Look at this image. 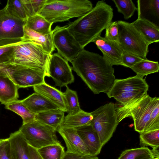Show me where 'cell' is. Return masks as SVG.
Returning a JSON list of instances; mask_svg holds the SVG:
<instances>
[{"mask_svg":"<svg viewBox=\"0 0 159 159\" xmlns=\"http://www.w3.org/2000/svg\"><path fill=\"white\" fill-rule=\"evenodd\" d=\"M105 30L104 38L108 40L118 42L119 31L117 21L112 22Z\"/></svg>","mask_w":159,"mask_h":159,"instance_id":"74e56055","label":"cell"},{"mask_svg":"<svg viewBox=\"0 0 159 159\" xmlns=\"http://www.w3.org/2000/svg\"><path fill=\"white\" fill-rule=\"evenodd\" d=\"M140 144L141 147L149 146L153 149L159 147V129L140 134Z\"/></svg>","mask_w":159,"mask_h":159,"instance_id":"1f68e13d","label":"cell"},{"mask_svg":"<svg viewBox=\"0 0 159 159\" xmlns=\"http://www.w3.org/2000/svg\"><path fill=\"white\" fill-rule=\"evenodd\" d=\"M33 88L35 93L45 97L56 105L60 110L66 112L63 92L45 82Z\"/></svg>","mask_w":159,"mask_h":159,"instance_id":"7402d4cb","label":"cell"},{"mask_svg":"<svg viewBox=\"0 0 159 159\" xmlns=\"http://www.w3.org/2000/svg\"><path fill=\"white\" fill-rule=\"evenodd\" d=\"M19 130L28 144L37 150L47 145L60 143L55 129L35 120L22 124Z\"/></svg>","mask_w":159,"mask_h":159,"instance_id":"9c48e42d","label":"cell"},{"mask_svg":"<svg viewBox=\"0 0 159 159\" xmlns=\"http://www.w3.org/2000/svg\"><path fill=\"white\" fill-rule=\"evenodd\" d=\"M57 131L64 141L66 152L82 156L90 154L81 138L78 134L76 128L59 127Z\"/></svg>","mask_w":159,"mask_h":159,"instance_id":"5bb4252c","label":"cell"},{"mask_svg":"<svg viewBox=\"0 0 159 159\" xmlns=\"http://www.w3.org/2000/svg\"><path fill=\"white\" fill-rule=\"evenodd\" d=\"M37 150L43 159H62L65 152L61 143L47 145Z\"/></svg>","mask_w":159,"mask_h":159,"instance_id":"4dcf8cb0","label":"cell"},{"mask_svg":"<svg viewBox=\"0 0 159 159\" xmlns=\"http://www.w3.org/2000/svg\"><path fill=\"white\" fill-rule=\"evenodd\" d=\"M158 157V149L150 150L148 147H141L125 150L117 159H153Z\"/></svg>","mask_w":159,"mask_h":159,"instance_id":"d4e9b609","label":"cell"},{"mask_svg":"<svg viewBox=\"0 0 159 159\" xmlns=\"http://www.w3.org/2000/svg\"><path fill=\"white\" fill-rule=\"evenodd\" d=\"M131 69L136 75L143 78L144 76L158 72L159 64L157 61L144 59L136 63Z\"/></svg>","mask_w":159,"mask_h":159,"instance_id":"f1b7e54d","label":"cell"},{"mask_svg":"<svg viewBox=\"0 0 159 159\" xmlns=\"http://www.w3.org/2000/svg\"><path fill=\"white\" fill-rule=\"evenodd\" d=\"M153 159H159V157H155Z\"/></svg>","mask_w":159,"mask_h":159,"instance_id":"b9f144b4","label":"cell"},{"mask_svg":"<svg viewBox=\"0 0 159 159\" xmlns=\"http://www.w3.org/2000/svg\"><path fill=\"white\" fill-rule=\"evenodd\" d=\"M93 8L88 0H47L38 14L53 24L79 17Z\"/></svg>","mask_w":159,"mask_h":159,"instance_id":"277c9868","label":"cell"},{"mask_svg":"<svg viewBox=\"0 0 159 159\" xmlns=\"http://www.w3.org/2000/svg\"><path fill=\"white\" fill-rule=\"evenodd\" d=\"M131 24L140 33L148 44L159 41V28L148 21L137 19Z\"/></svg>","mask_w":159,"mask_h":159,"instance_id":"603a6c76","label":"cell"},{"mask_svg":"<svg viewBox=\"0 0 159 159\" xmlns=\"http://www.w3.org/2000/svg\"><path fill=\"white\" fill-rule=\"evenodd\" d=\"M53 30V43L57 53L71 62L82 49L80 44L69 32L67 25L57 26Z\"/></svg>","mask_w":159,"mask_h":159,"instance_id":"8fae6325","label":"cell"},{"mask_svg":"<svg viewBox=\"0 0 159 159\" xmlns=\"http://www.w3.org/2000/svg\"><path fill=\"white\" fill-rule=\"evenodd\" d=\"M6 6L11 14L26 21L28 17L21 0H8Z\"/></svg>","mask_w":159,"mask_h":159,"instance_id":"836d02e7","label":"cell"},{"mask_svg":"<svg viewBox=\"0 0 159 159\" xmlns=\"http://www.w3.org/2000/svg\"><path fill=\"white\" fill-rule=\"evenodd\" d=\"M0 159H12L8 138L0 139Z\"/></svg>","mask_w":159,"mask_h":159,"instance_id":"f35d334b","label":"cell"},{"mask_svg":"<svg viewBox=\"0 0 159 159\" xmlns=\"http://www.w3.org/2000/svg\"><path fill=\"white\" fill-rule=\"evenodd\" d=\"M113 10L104 1H99L90 11L67 25L82 49L100 36L112 22Z\"/></svg>","mask_w":159,"mask_h":159,"instance_id":"7a4b0ae2","label":"cell"},{"mask_svg":"<svg viewBox=\"0 0 159 159\" xmlns=\"http://www.w3.org/2000/svg\"><path fill=\"white\" fill-rule=\"evenodd\" d=\"M18 88L6 74L4 67L0 68V102L6 105L18 99Z\"/></svg>","mask_w":159,"mask_h":159,"instance_id":"ac0fdd59","label":"cell"},{"mask_svg":"<svg viewBox=\"0 0 159 159\" xmlns=\"http://www.w3.org/2000/svg\"><path fill=\"white\" fill-rule=\"evenodd\" d=\"M138 18L150 21L159 26V0L137 1Z\"/></svg>","mask_w":159,"mask_h":159,"instance_id":"e0dca14e","label":"cell"},{"mask_svg":"<svg viewBox=\"0 0 159 159\" xmlns=\"http://www.w3.org/2000/svg\"><path fill=\"white\" fill-rule=\"evenodd\" d=\"M52 24L38 14L28 17L25 26L37 32L46 34L52 32Z\"/></svg>","mask_w":159,"mask_h":159,"instance_id":"4316f807","label":"cell"},{"mask_svg":"<svg viewBox=\"0 0 159 159\" xmlns=\"http://www.w3.org/2000/svg\"><path fill=\"white\" fill-rule=\"evenodd\" d=\"M0 3H1V2H0Z\"/></svg>","mask_w":159,"mask_h":159,"instance_id":"7bdbcfd3","label":"cell"},{"mask_svg":"<svg viewBox=\"0 0 159 159\" xmlns=\"http://www.w3.org/2000/svg\"><path fill=\"white\" fill-rule=\"evenodd\" d=\"M29 148L30 159H43L36 149L29 145Z\"/></svg>","mask_w":159,"mask_h":159,"instance_id":"60d3db41","label":"cell"},{"mask_svg":"<svg viewBox=\"0 0 159 159\" xmlns=\"http://www.w3.org/2000/svg\"><path fill=\"white\" fill-rule=\"evenodd\" d=\"M13 47V58L10 64L40 70L49 77L48 68L51 55L44 51L40 45L31 42L21 41L14 44Z\"/></svg>","mask_w":159,"mask_h":159,"instance_id":"5b68a950","label":"cell"},{"mask_svg":"<svg viewBox=\"0 0 159 159\" xmlns=\"http://www.w3.org/2000/svg\"><path fill=\"white\" fill-rule=\"evenodd\" d=\"M90 155L97 156L100 152L102 147L98 135L90 123L76 128Z\"/></svg>","mask_w":159,"mask_h":159,"instance_id":"2e32d148","label":"cell"},{"mask_svg":"<svg viewBox=\"0 0 159 159\" xmlns=\"http://www.w3.org/2000/svg\"><path fill=\"white\" fill-rule=\"evenodd\" d=\"M93 119L90 122L103 146L110 139L119 123L115 104L110 102L91 112Z\"/></svg>","mask_w":159,"mask_h":159,"instance_id":"52a82bcc","label":"cell"},{"mask_svg":"<svg viewBox=\"0 0 159 159\" xmlns=\"http://www.w3.org/2000/svg\"><path fill=\"white\" fill-rule=\"evenodd\" d=\"M7 76L18 89L33 87L45 82L43 72L22 66L10 64L4 67Z\"/></svg>","mask_w":159,"mask_h":159,"instance_id":"7c38bea8","label":"cell"},{"mask_svg":"<svg viewBox=\"0 0 159 159\" xmlns=\"http://www.w3.org/2000/svg\"><path fill=\"white\" fill-rule=\"evenodd\" d=\"M93 119L91 112L81 110L73 115L65 116L60 126L63 128H76L90 123Z\"/></svg>","mask_w":159,"mask_h":159,"instance_id":"484cf974","label":"cell"},{"mask_svg":"<svg viewBox=\"0 0 159 159\" xmlns=\"http://www.w3.org/2000/svg\"><path fill=\"white\" fill-rule=\"evenodd\" d=\"M25 21L11 14L6 6L0 10V47L22 41Z\"/></svg>","mask_w":159,"mask_h":159,"instance_id":"30bf717a","label":"cell"},{"mask_svg":"<svg viewBox=\"0 0 159 159\" xmlns=\"http://www.w3.org/2000/svg\"><path fill=\"white\" fill-rule=\"evenodd\" d=\"M5 106L6 109L13 111L21 117L23 124L35 120V115L26 107L21 100L17 99L9 103Z\"/></svg>","mask_w":159,"mask_h":159,"instance_id":"83f0119b","label":"cell"},{"mask_svg":"<svg viewBox=\"0 0 159 159\" xmlns=\"http://www.w3.org/2000/svg\"><path fill=\"white\" fill-rule=\"evenodd\" d=\"M53 30L48 34L37 32L29 28L24 27V35L22 41H29L40 45L44 51L52 55L55 50L52 41Z\"/></svg>","mask_w":159,"mask_h":159,"instance_id":"d6986e66","label":"cell"},{"mask_svg":"<svg viewBox=\"0 0 159 159\" xmlns=\"http://www.w3.org/2000/svg\"><path fill=\"white\" fill-rule=\"evenodd\" d=\"M48 72L49 77L54 81L56 86L66 87L74 81L72 69L68 61L57 53L51 55Z\"/></svg>","mask_w":159,"mask_h":159,"instance_id":"4fadbf2b","label":"cell"},{"mask_svg":"<svg viewBox=\"0 0 159 159\" xmlns=\"http://www.w3.org/2000/svg\"><path fill=\"white\" fill-rule=\"evenodd\" d=\"M117 22L118 42L123 51L147 59L149 45L140 33L131 23L122 20Z\"/></svg>","mask_w":159,"mask_h":159,"instance_id":"ba28073f","label":"cell"},{"mask_svg":"<svg viewBox=\"0 0 159 159\" xmlns=\"http://www.w3.org/2000/svg\"><path fill=\"white\" fill-rule=\"evenodd\" d=\"M47 0H21L28 17L39 14Z\"/></svg>","mask_w":159,"mask_h":159,"instance_id":"e575fe53","label":"cell"},{"mask_svg":"<svg viewBox=\"0 0 159 159\" xmlns=\"http://www.w3.org/2000/svg\"><path fill=\"white\" fill-rule=\"evenodd\" d=\"M62 159H99L97 156L91 155L82 156L67 152H65Z\"/></svg>","mask_w":159,"mask_h":159,"instance_id":"ab89813d","label":"cell"},{"mask_svg":"<svg viewBox=\"0 0 159 159\" xmlns=\"http://www.w3.org/2000/svg\"><path fill=\"white\" fill-rule=\"evenodd\" d=\"M65 112L59 109L50 110L35 115V120L52 127L57 131L63 122Z\"/></svg>","mask_w":159,"mask_h":159,"instance_id":"cb8c5ba5","label":"cell"},{"mask_svg":"<svg viewBox=\"0 0 159 159\" xmlns=\"http://www.w3.org/2000/svg\"><path fill=\"white\" fill-rule=\"evenodd\" d=\"M66 87L63 94L67 115L76 114L82 110L80 106L77 93L67 86Z\"/></svg>","mask_w":159,"mask_h":159,"instance_id":"f546056e","label":"cell"},{"mask_svg":"<svg viewBox=\"0 0 159 159\" xmlns=\"http://www.w3.org/2000/svg\"><path fill=\"white\" fill-rule=\"evenodd\" d=\"M13 46L0 47V68L5 67L11 62L13 57Z\"/></svg>","mask_w":159,"mask_h":159,"instance_id":"d590c367","label":"cell"},{"mask_svg":"<svg viewBox=\"0 0 159 159\" xmlns=\"http://www.w3.org/2000/svg\"><path fill=\"white\" fill-rule=\"evenodd\" d=\"M144 59L137 55L124 51L121 65L131 68L136 63Z\"/></svg>","mask_w":159,"mask_h":159,"instance_id":"8d00e7d4","label":"cell"},{"mask_svg":"<svg viewBox=\"0 0 159 159\" xmlns=\"http://www.w3.org/2000/svg\"><path fill=\"white\" fill-rule=\"evenodd\" d=\"M118 11L123 16L125 20L130 18L137 10L133 1L131 0H112Z\"/></svg>","mask_w":159,"mask_h":159,"instance_id":"d6a6232c","label":"cell"},{"mask_svg":"<svg viewBox=\"0 0 159 159\" xmlns=\"http://www.w3.org/2000/svg\"><path fill=\"white\" fill-rule=\"evenodd\" d=\"M148 85L145 79L137 75L123 79H116L106 93L123 106L130 105L147 94Z\"/></svg>","mask_w":159,"mask_h":159,"instance_id":"8992f818","label":"cell"},{"mask_svg":"<svg viewBox=\"0 0 159 159\" xmlns=\"http://www.w3.org/2000/svg\"><path fill=\"white\" fill-rule=\"evenodd\" d=\"M115 104L117 120L131 117L135 130L139 134L159 129V98L147 94L129 105Z\"/></svg>","mask_w":159,"mask_h":159,"instance_id":"3957f363","label":"cell"},{"mask_svg":"<svg viewBox=\"0 0 159 159\" xmlns=\"http://www.w3.org/2000/svg\"><path fill=\"white\" fill-rule=\"evenodd\" d=\"M71 63L72 70L95 94L107 93L114 84V68L98 54L83 48Z\"/></svg>","mask_w":159,"mask_h":159,"instance_id":"6da1fadb","label":"cell"},{"mask_svg":"<svg viewBox=\"0 0 159 159\" xmlns=\"http://www.w3.org/2000/svg\"><path fill=\"white\" fill-rule=\"evenodd\" d=\"M21 101L26 107L35 115L50 110L59 109L45 97L35 92Z\"/></svg>","mask_w":159,"mask_h":159,"instance_id":"44dd1931","label":"cell"},{"mask_svg":"<svg viewBox=\"0 0 159 159\" xmlns=\"http://www.w3.org/2000/svg\"><path fill=\"white\" fill-rule=\"evenodd\" d=\"M8 139L12 159H30L29 144L19 130L11 134Z\"/></svg>","mask_w":159,"mask_h":159,"instance_id":"ffe728a7","label":"cell"},{"mask_svg":"<svg viewBox=\"0 0 159 159\" xmlns=\"http://www.w3.org/2000/svg\"><path fill=\"white\" fill-rule=\"evenodd\" d=\"M93 42L101 51L104 59L112 66L121 65L124 51L118 42L108 40L101 35Z\"/></svg>","mask_w":159,"mask_h":159,"instance_id":"9a60e30c","label":"cell"}]
</instances>
